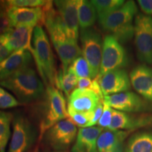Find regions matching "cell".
Wrapping results in <instances>:
<instances>
[{"label":"cell","instance_id":"6da1fadb","mask_svg":"<svg viewBox=\"0 0 152 152\" xmlns=\"http://www.w3.org/2000/svg\"><path fill=\"white\" fill-rule=\"evenodd\" d=\"M0 86L12 92L20 104L33 102L45 93L42 81L30 66L0 81Z\"/></svg>","mask_w":152,"mask_h":152},{"label":"cell","instance_id":"7a4b0ae2","mask_svg":"<svg viewBox=\"0 0 152 152\" xmlns=\"http://www.w3.org/2000/svg\"><path fill=\"white\" fill-rule=\"evenodd\" d=\"M137 7L134 1H127L111 14L99 18L100 26L120 43H125L134 36V20Z\"/></svg>","mask_w":152,"mask_h":152},{"label":"cell","instance_id":"3957f363","mask_svg":"<svg viewBox=\"0 0 152 152\" xmlns=\"http://www.w3.org/2000/svg\"><path fill=\"white\" fill-rule=\"evenodd\" d=\"M31 54L37 65L38 73L46 87L54 86L57 71L54 54L48 37L39 25L34 28Z\"/></svg>","mask_w":152,"mask_h":152},{"label":"cell","instance_id":"277c9868","mask_svg":"<svg viewBox=\"0 0 152 152\" xmlns=\"http://www.w3.org/2000/svg\"><path fill=\"white\" fill-rule=\"evenodd\" d=\"M80 42L82 54L85 58L90 69L91 79L99 75L102 62L103 40L97 30L90 28L81 30Z\"/></svg>","mask_w":152,"mask_h":152},{"label":"cell","instance_id":"5b68a950","mask_svg":"<svg viewBox=\"0 0 152 152\" xmlns=\"http://www.w3.org/2000/svg\"><path fill=\"white\" fill-rule=\"evenodd\" d=\"M45 117L40 125V137L55 124L68 118L66 99L61 91L52 85L47 87Z\"/></svg>","mask_w":152,"mask_h":152},{"label":"cell","instance_id":"8992f818","mask_svg":"<svg viewBox=\"0 0 152 152\" xmlns=\"http://www.w3.org/2000/svg\"><path fill=\"white\" fill-rule=\"evenodd\" d=\"M134 45L140 61L152 64V18L137 14L134 21Z\"/></svg>","mask_w":152,"mask_h":152},{"label":"cell","instance_id":"52a82bcc","mask_svg":"<svg viewBox=\"0 0 152 152\" xmlns=\"http://www.w3.org/2000/svg\"><path fill=\"white\" fill-rule=\"evenodd\" d=\"M128 54L121 43L113 36L106 35L103 40L102 62L97 77L114 70L123 69L128 66Z\"/></svg>","mask_w":152,"mask_h":152},{"label":"cell","instance_id":"ba28073f","mask_svg":"<svg viewBox=\"0 0 152 152\" xmlns=\"http://www.w3.org/2000/svg\"><path fill=\"white\" fill-rule=\"evenodd\" d=\"M103 102L112 109L125 113L152 111V102L132 92L104 96Z\"/></svg>","mask_w":152,"mask_h":152},{"label":"cell","instance_id":"9c48e42d","mask_svg":"<svg viewBox=\"0 0 152 152\" xmlns=\"http://www.w3.org/2000/svg\"><path fill=\"white\" fill-rule=\"evenodd\" d=\"M13 132L8 152H26L35 140L33 125L23 115H15L12 121Z\"/></svg>","mask_w":152,"mask_h":152},{"label":"cell","instance_id":"30bf717a","mask_svg":"<svg viewBox=\"0 0 152 152\" xmlns=\"http://www.w3.org/2000/svg\"><path fill=\"white\" fill-rule=\"evenodd\" d=\"M77 134V126L68 118L49 128L45 133V139L53 149L64 150L76 140Z\"/></svg>","mask_w":152,"mask_h":152},{"label":"cell","instance_id":"8fae6325","mask_svg":"<svg viewBox=\"0 0 152 152\" xmlns=\"http://www.w3.org/2000/svg\"><path fill=\"white\" fill-rule=\"evenodd\" d=\"M33 26H17L11 28L7 33L0 36V40L4 44L11 53L19 50L32 52Z\"/></svg>","mask_w":152,"mask_h":152},{"label":"cell","instance_id":"7c38bea8","mask_svg":"<svg viewBox=\"0 0 152 152\" xmlns=\"http://www.w3.org/2000/svg\"><path fill=\"white\" fill-rule=\"evenodd\" d=\"M96 78L104 96L127 92L131 87L130 75L124 69L114 70Z\"/></svg>","mask_w":152,"mask_h":152},{"label":"cell","instance_id":"4fadbf2b","mask_svg":"<svg viewBox=\"0 0 152 152\" xmlns=\"http://www.w3.org/2000/svg\"><path fill=\"white\" fill-rule=\"evenodd\" d=\"M152 125V115L150 114H130L113 109L111 130H125L132 131L135 129Z\"/></svg>","mask_w":152,"mask_h":152},{"label":"cell","instance_id":"5bb4252c","mask_svg":"<svg viewBox=\"0 0 152 152\" xmlns=\"http://www.w3.org/2000/svg\"><path fill=\"white\" fill-rule=\"evenodd\" d=\"M78 0H58L54 4L67 30L70 39L77 42L79 36V22L77 15Z\"/></svg>","mask_w":152,"mask_h":152},{"label":"cell","instance_id":"9a60e30c","mask_svg":"<svg viewBox=\"0 0 152 152\" xmlns=\"http://www.w3.org/2000/svg\"><path fill=\"white\" fill-rule=\"evenodd\" d=\"M7 11L11 28L22 26L36 27L39 23H42V7H7Z\"/></svg>","mask_w":152,"mask_h":152},{"label":"cell","instance_id":"2e32d148","mask_svg":"<svg viewBox=\"0 0 152 152\" xmlns=\"http://www.w3.org/2000/svg\"><path fill=\"white\" fill-rule=\"evenodd\" d=\"M103 100L90 90L75 89L68 98V110L79 113H92Z\"/></svg>","mask_w":152,"mask_h":152},{"label":"cell","instance_id":"e0dca14e","mask_svg":"<svg viewBox=\"0 0 152 152\" xmlns=\"http://www.w3.org/2000/svg\"><path fill=\"white\" fill-rule=\"evenodd\" d=\"M131 85L144 99L152 102V68L139 65L130 73Z\"/></svg>","mask_w":152,"mask_h":152},{"label":"cell","instance_id":"ac0fdd59","mask_svg":"<svg viewBox=\"0 0 152 152\" xmlns=\"http://www.w3.org/2000/svg\"><path fill=\"white\" fill-rule=\"evenodd\" d=\"M32 59L33 55L29 51L19 50L13 52L0 64V81L30 66Z\"/></svg>","mask_w":152,"mask_h":152},{"label":"cell","instance_id":"d6986e66","mask_svg":"<svg viewBox=\"0 0 152 152\" xmlns=\"http://www.w3.org/2000/svg\"><path fill=\"white\" fill-rule=\"evenodd\" d=\"M130 132L109 129L103 130L97 140L98 151L125 152V140Z\"/></svg>","mask_w":152,"mask_h":152},{"label":"cell","instance_id":"ffe728a7","mask_svg":"<svg viewBox=\"0 0 152 152\" xmlns=\"http://www.w3.org/2000/svg\"><path fill=\"white\" fill-rule=\"evenodd\" d=\"M103 130V128L96 126L80 128L72 152H99L97 140Z\"/></svg>","mask_w":152,"mask_h":152},{"label":"cell","instance_id":"44dd1931","mask_svg":"<svg viewBox=\"0 0 152 152\" xmlns=\"http://www.w3.org/2000/svg\"><path fill=\"white\" fill-rule=\"evenodd\" d=\"M52 44L62 63L63 69L67 70L76 58L83 56L82 49L77 42L69 38L52 42Z\"/></svg>","mask_w":152,"mask_h":152},{"label":"cell","instance_id":"7402d4cb","mask_svg":"<svg viewBox=\"0 0 152 152\" xmlns=\"http://www.w3.org/2000/svg\"><path fill=\"white\" fill-rule=\"evenodd\" d=\"M78 77L76 76L73 71L68 67L67 70L63 69L62 67L57 71L56 79H55L54 87L63 92L67 96L71 95L72 92L75 90V87L77 86Z\"/></svg>","mask_w":152,"mask_h":152},{"label":"cell","instance_id":"603a6c76","mask_svg":"<svg viewBox=\"0 0 152 152\" xmlns=\"http://www.w3.org/2000/svg\"><path fill=\"white\" fill-rule=\"evenodd\" d=\"M125 152H152V132L144 131L132 134L125 145Z\"/></svg>","mask_w":152,"mask_h":152},{"label":"cell","instance_id":"cb8c5ba5","mask_svg":"<svg viewBox=\"0 0 152 152\" xmlns=\"http://www.w3.org/2000/svg\"><path fill=\"white\" fill-rule=\"evenodd\" d=\"M77 15L79 26L81 30L92 28L97 18L96 9L91 1L87 0H78Z\"/></svg>","mask_w":152,"mask_h":152},{"label":"cell","instance_id":"d4e9b609","mask_svg":"<svg viewBox=\"0 0 152 152\" xmlns=\"http://www.w3.org/2000/svg\"><path fill=\"white\" fill-rule=\"evenodd\" d=\"M14 115L9 112L0 111V152H5L11 135V123Z\"/></svg>","mask_w":152,"mask_h":152},{"label":"cell","instance_id":"484cf974","mask_svg":"<svg viewBox=\"0 0 152 152\" xmlns=\"http://www.w3.org/2000/svg\"><path fill=\"white\" fill-rule=\"evenodd\" d=\"M96 9L98 18L111 14L124 4L123 0H92L91 1Z\"/></svg>","mask_w":152,"mask_h":152},{"label":"cell","instance_id":"4316f807","mask_svg":"<svg viewBox=\"0 0 152 152\" xmlns=\"http://www.w3.org/2000/svg\"><path fill=\"white\" fill-rule=\"evenodd\" d=\"M69 67L78 78H91L90 66L83 56L76 58Z\"/></svg>","mask_w":152,"mask_h":152},{"label":"cell","instance_id":"83f0119b","mask_svg":"<svg viewBox=\"0 0 152 152\" xmlns=\"http://www.w3.org/2000/svg\"><path fill=\"white\" fill-rule=\"evenodd\" d=\"M68 118L71 120V121L76 126L80 127V128H88L92 121L93 117V112L92 113H79L73 111L68 110Z\"/></svg>","mask_w":152,"mask_h":152},{"label":"cell","instance_id":"f1b7e54d","mask_svg":"<svg viewBox=\"0 0 152 152\" xmlns=\"http://www.w3.org/2000/svg\"><path fill=\"white\" fill-rule=\"evenodd\" d=\"M20 103L12 94L0 86V109H7L20 106Z\"/></svg>","mask_w":152,"mask_h":152},{"label":"cell","instance_id":"f546056e","mask_svg":"<svg viewBox=\"0 0 152 152\" xmlns=\"http://www.w3.org/2000/svg\"><path fill=\"white\" fill-rule=\"evenodd\" d=\"M77 87L78 89H85L90 90L97 94L101 98L103 99L104 95L102 94V90L99 83L98 80L96 78H78L77 81Z\"/></svg>","mask_w":152,"mask_h":152},{"label":"cell","instance_id":"4dcf8cb0","mask_svg":"<svg viewBox=\"0 0 152 152\" xmlns=\"http://www.w3.org/2000/svg\"><path fill=\"white\" fill-rule=\"evenodd\" d=\"M7 7H29V8H36L42 7L48 1L44 0H8L4 1Z\"/></svg>","mask_w":152,"mask_h":152},{"label":"cell","instance_id":"1f68e13d","mask_svg":"<svg viewBox=\"0 0 152 152\" xmlns=\"http://www.w3.org/2000/svg\"><path fill=\"white\" fill-rule=\"evenodd\" d=\"M11 28L10 21L7 15V7L4 1H0V36Z\"/></svg>","mask_w":152,"mask_h":152},{"label":"cell","instance_id":"d6a6232c","mask_svg":"<svg viewBox=\"0 0 152 152\" xmlns=\"http://www.w3.org/2000/svg\"><path fill=\"white\" fill-rule=\"evenodd\" d=\"M112 115H113V109L108 105H106V104H104L103 113H102V117L100 118L99 121L97 123L99 127L103 129L109 128L111 123Z\"/></svg>","mask_w":152,"mask_h":152},{"label":"cell","instance_id":"836d02e7","mask_svg":"<svg viewBox=\"0 0 152 152\" xmlns=\"http://www.w3.org/2000/svg\"><path fill=\"white\" fill-rule=\"evenodd\" d=\"M104 111V103L103 100L99 104V105L96 106V109H94V111H93V117L92 119V121H91L90 127H93L95 125L97 124L99 121L100 118L102 117V113H103Z\"/></svg>","mask_w":152,"mask_h":152},{"label":"cell","instance_id":"e575fe53","mask_svg":"<svg viewBox=\"0 0 152 152\" xmlns=\"http://www.w3.org/2000/svg\"><path fill=\"white\" fill-rule=\"evenodd\" d=\"M137 2L145 14L152 15V0H139Z\"/></svg>","mask_w":152,"mask_h":152},{"label":"cell","instance_id":"d590c367","mask_svg":"<svg viewBox=\"0 0 152 152\" xmlns=\"http://www.w3.org/2000/svg\"><path fill=\"white\" fill-rule=\"evenodd\" d=\"M12 54L7 46L0 40V64Z\"/></svg>","mask_w":152,"mask_h":152},{"label":"cell","instance_id":"8d00e7d4","mask_svg":"<svg viewBox=\"0 0 152 152\" xmlns=\"http://www.w3.org/2000/svg\"><path fill=\"white\" fill-rule=\"evenodd\" d=\"M31 152H39V151H38V149H37V148H36V149H35V150H34L33 151H31Z\"/></svg>","mask_w":152,"mask_h":152},{"label":"cell","instance_id":"74e56055","mask_svg":"<svg viewBox=\"0 0 152 152\" xmlns=\"http://www.w3.org/2000/svg\"><path fill=\"white\" fill-rule=\"evenodd\" d=\"M54 152H65V151H54Z\"/></svg>","mask_w":152,"mask_h":152}]
</instances>
